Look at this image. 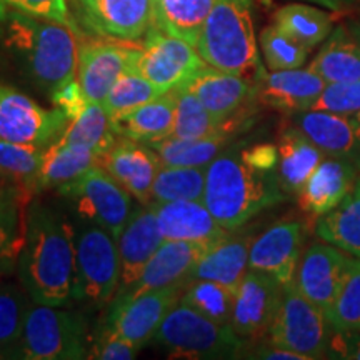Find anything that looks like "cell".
<instances>
[{
	"label": "cell",
	"instance_id": "1",
	"mask_svg": "<svg viewBox=\"0 0 360 360\" xmlns=\"http://www.w3.org/2000/svg\"><path fill=\"white\" fill-rule=\"evenodd\" d=\"M19 277L32 302L64 307L74 297L75 227L40 200L27 207Z\"/></svg>",
	"mask_w": 360,
	"mask_h": 360
},
{
	"label": "cell",
	"instance_id": "2",
	"mask_svg": "<svg viewBox=\"0 0 360 360\" xmlns=\"http://www.w3.org/2000/svg\"><path fill=\"white\" fill-rule=\"evenodd\" d=\"M287 199L277 170L252 165L240 147L224 150L207 165L202 200L225 231H237L255 215Z\"/></svg>",
	"mask_w": 360,
	"mask_h": 360
},
{
	"label": "cell",
	"instance_id": "3",
	"mask_svg": "<svg viewBox=\"0 0 360 360\" xmlns=\"http://www.w3.org/2000/svg\"><path fill=\"white\" fill-rule=\"evenodd\" d=\"M4 42L39 89L52 94L77 77L79 35L58 22L8 12Z\"/></svg>",
	"mask_w": 360,
	"mask_h": 360
},
{
	"label": "cell",
	"instance_id": "4",
	"mask_svg": "<svg viewBox=\"0 0 360 360\" xmlns=\"http://www.w3.org/2000/svg\"><path fill=\"white\" fill-rule=\"evenodd\" d=\"M195 49L207 65L257 82L265 67L255 39L252 0H219L202 25Z\"/></svg>",
	"mask_w": 360,
	"mask_h": 360
},
{
	"label": "cell",
	"instance_id": "5",
	"mask_svg": "<svg viewBox=\"0 0 360 360\" xmlns=\"http://www.w3.org/2000/svg\"><path fill=\"white\" fill-rule=\"evenodd\" d=\"M170 359L215 360L242 357L245 340L231 323H219L180 300L165 315L154 339Z\"/></svg>",
	"mask_w": 360,
	"mask_h": 360
},
{
	"label": "cell",
	"instance_id": "6",
	"mask_svg": "<svg viewBox=\"0 0 360 360\" xmlns=\"http://www.w3.org/2000/svg\"><path fill=\"white\" fill-rule=\"evenodd\" d=\"M89 344V327L82 314L56 305L30 302L20 340L22 359H87Z\"/></svg>",
	"mask_w": 360,
	"mask_h": 360
},
{
	"label": "cell",
	"instance_id": "7",
	"mask_svg": "<svg viewBox=\"0 0 360 360\" xmlns=\"http://www.w3.org/2000/svg\"><path fill=\"white\" fill-rule=\"evenodd\" d=\"M120 283L117 238L101 225L84 222L75 231V281L72 300L102 307Z\"/></svg>",
	"mask_w": 360,
	"mask_h": 360
},
{
	"label": "cell",
	"instance_id": "8",
	"mask_svg": "<svg viewBox=\"0 0 360 360\" xmlns=\"http://www.w3.org/2000/svg\"><path fill=\"white\" fill-rule=\"evenodd\" d=\"M334 327L326 310L309 300L295 282L282 285L281 304L269 328L267 342L294 350L307 360L327 359Z\"/></svg>",
	"mask_w": 360,
	"mask_h": 360
},
{
	"label": "cell",
	"instance_id": "9",
	"mask_svg": "<svg viewBox=\"0 0 360 360\" xmlns=\"http://www.w3.org/2000/svg\"><path fill=\"white\" fill-rule=\"evenodd\" d=\"M57 193L84 222L101 225L115 238L120 237L132 214V195L98 165L58 187Z\"/></svg>",
	"mask_w": 360,
	"mask_h": 360
},
{
	"label": "cell",
	"instance_id": "10",
	"mask_svg": "<svg viewBox=\"0 0 360 360\" xmlns=\"http://www.w3.org/2000/svg\"><path fill=\"white\" fill-rule=\"evenodd\" d=\"M205 65L192 44L152 25L143 37L135 70L165 94L187 85Z\"/></svg>",
	"mask_w": 360,
	"mask_h": 360
},
{
	"label": "cell",
	"instance_id": "11",
	"mask_svg": "<svg viewBox=\"0 0 360 360\" xmlns=\"http://www.w3.org/2000/svg\"><path fill=\"white\" fill-rule=\"evenodd\" d=\"M69 119L56 109H44L12 85L0 84V139L47 148L64 132Z\"/></svg>",
	"mask_w": 360,
	"mask_h": 360
},
{
	"label": "cell",
	"instance_id": "12",
	"mask_svg": "<svg viewBox=\"0 0 360 360\" xmlns=\"http://www.w3.org/2000/svg\"><path fill=\"white\" fill-rule=\"evenodd\" d=\"M186 283L164 287V289L147 290L137 297L110 302V309L103 323L112 330L132 342L139 349L154 339L157 328L160 327L175 304L182 299Z\"/></svg>",
	"mask_w": 360,
	"mask_h": 360
},
{
	"label": "cell",
	"instance_id": "13",
	"mask_svg": "<svg viewBox=\"0 0 360 360\" xmlns=\"http://www.w3.org/2000/svg\"><path fill=\"white\" fill-rule=\"evenodd\" d=\"M141 47L122 40L80 37L77 79L90 102L102 103L120 75L135 69Z\"/></svg>",
	"mask_w": 360,
	"mask_h": 360
},
{
	"label": "cell",
	"instance_id": "14",
	"mask_svg": "<svg viewBox=\"0 0 360 360\" xmlns=\"http://www.w3.org/2000/svg\"><path fill=\"white\" fill-rule=\"evenodd\" d=\"M77 13L96 37L135 42L154 25V0H77Z\"/></svg>",
	"mask_w": 360,
	"mask_h": 360
},
{
	"label": "cell",
	"instance_id": "15",
	"mask_svg": "<svg viewBox=\"0 0 360 360\" xmlns=\"http://www.w3.org/2000/svg\"><path fill=\"white\" fill-rule=\"evenodd\" d=\"M282 285L260 270L249 269L236 292L232 322L233 330L244 340H260L269 334L281 304Z\"/></svg>",
	"mask_w": 360,
	"mask_h": 360
},
{
	"label": "cell",
	"instance_id": "16",
	"mask_svg": "<svg viewBox=\"0 0 360 360\" xmlns=\"http://www.w3.org/2000/svg\"><path fill=\"white\" fill-rule=\"evenodd\" d=\"M160 165V157L148 143L124 137H117L114 146L98 157V167L142 205L152 204V187Z\"/></svg>",
	"mask_w": 360,
	"mask_h": 360
},
{
	"label": "cell",
	"instance_id": "17",
	"mask_svg": "<svg viewBox=\"0 0 360 360\" xmlns=\"http://www.w3.org/2000/svg\"><path fill=\"white\" fill-rule=\"evenodd\" d=\"M304 224L283 220L274 224L257 238H252L249 269L269 274L281 285L294 282L297 267L302 257Z\"/></svg>",
	"mask_w": 360,
	"mask_h": 360
},
{
	"label": "cell",
	"instance_id": "18",
	"mask_svg": "<svg viewBox=\"0 0 360 360\" xmlns=\"http://www.w3.org/2000/svg\"><path fill=\"white\" fill-rule=\"evenodd\" d=\"M184 87L191 90L220 122H225L242 112L254 110V105L257 103L254 80L229 74L210 65L197 72Z\"/></svg>",
	"mask_w": 360,
	"mask_h": 360
},
{
	"label": "cell",
	"instance_id": "19",
	"mask_svg": "<svg viewBox=\"0 0 360 360\" xmlns=\"http://www.w3.org/2000/svg\"><path fill=\"white\" fill-rule=\"evenodd\" d=\"M350 259L335 245L315 242L300 257L294 278L297 289L327 312L340 289Z\"/></svg>",
	"mask_w": 360,
	"mask_h": 360
},
{
	"label": "cell",
	"instance_id": "20",
	"mask_svg": "<svg viewBox=\"0 0 360 360\" xmlns=\"http://www.w3.org/2000/svg\"><path fill=\"white\" fill-rule=\"evenodd\" d=\"M164 242L150 204L132 210L122 233L117 238L120 257V283L114 297L127 292L142 276L143 269Z\"/></svg>",
	"mask_w": 360,
	"mask_h": 360
},
{
	"label": "cell",
	"instance_id": "21",
	"mask_svg": "<svg viewBox=\"0 0 360 360\" xmlns=\"http://www.w3.org/2000/svg\"><path fill=\"white\" fill-rule=\"evenodd\" d=\"M326 87V80L309 69L264 72L255 82V101L260 105L282 112L302 114L312 109Z\"/></svg>",
	"mask_w": 360,
	"mask_h": 360
},
{
	"label": "cell",
	"instance_id": "22",
	"mask_svg": "<svg viewBox=\"0 0 360 360\" xmlns=\"http://www.w3.org/2000/svg\"><path fill=\"white\" fill-rule=\"evenodd\" d=\"M295 125L326 155L347 160L360 172V112L330 114L307 110L295 115Z\"/></svg>",
	"mask_w": 360,
	"mask_h": 360
},
{
	"label": "cell",
	"instance_id": "23",
	"mask_svg": "<svg viewBox=\"0 0 360 360\" xmlns=\"http://www.w3.org/2000/svg\"><path fill=\"white\" fill-rule=\"evenodd\" d=\"M209 245L186 240H164L157 249L154 257L143 269L141 278L125 294L114 297V300H124L137 297L147 290L164 289L191 281L192 270L199 262Z\"/></svg>",
	"mask_w": 360,
	"mask_h": 360
},
{
	"label": "cell",
	"instance_id": "24",
	"mask_svg": "<svg viewBox=\"0 0 360 360\" xmlns=\"http://www.w3.org/2000/svg\"><path fill=\"white\" fill-rule=\"evenodd\" d=\"M164 240H186L210 245L227 236L204 200L152 202Z\"/></svg>",
	"mask_w": 360,
	"mask_h": 360
},
{
	"label": "cell",
	"instance_id": "25",
	"mask_svg": "<svg viewBox=\"0 0 360 360\" xmlns=\"http://www.w3.org/2000/svg\"><path fill=\"white\" fill-rule=\"evenodd\" d=\"M359 179L360 172L350 162L326 155L297 193L299 207L312 217H322L349 195Z\"/></svg>",
	"mask_w": 360,
	"mask_h": 360
},
{
	"label": "cell",
	"instance_id": "26",
	"mask_svg": "<svg viewBox=\"0 0 360 360\" xmlns=\"http://www.w3.org/2000/svg\"><path fill=\"white\" fill-rule=\"evenodd\" d=\"M177 89L162 94L154 101L142 103L125 114L109 117L117 137L143 143H154L172 135Z\"/></svg>",
	"mask_w": 360,
	"mask_h": 360
},
{
	"label": "cell",
	"instance_id": "27",
	"mask_svg": "<svg viewBox=\"0 0 360 360\" xmlns=\"http://www.w3.org/2000/svg\"><path fill=\"white\" fill-rule=\"evenodd\" d=\"M250 244V237L227 233L207 247L193 267L191 278H205L237 292L245 274L249 272Z\"/></svg>",
	"mask_w": 360,
	"mask_h": 360
},
{
	"label": "cell",
	"instance_id": "28",
	"mask_svg": "<svg viewBox=\"0 0 360 360\" xmlns=\"http://www.w3.org/2000/svg\"><path fill=\"white\" fill-rule=\"evenodd\" d=\"M309 69L326 84L360 80V25H340L332 30Z\"/></svg>",
	"mask_w": 360,
	"mask_h": 360
},
{
	"label": "cell",
	"instance_id": "29",
	"mask_svg": "<svg viewBox=\"0 0 360 360\" xmlns=\"http://www.w3.org/2000/svg\"><path fill=\"white\" fill-rule=\"evenodd\" d=\"M277 148L278 182L287 195L297 197L314 170L326 159V152L315 146L297 125L283 130Z\"/></svg>",
	"mask_w": 360,
	"mask_h": 360
},
{
	"label": "cell",
	"instance_id": "30",
	"mask_svg": "<svg viewBox=\"0 0 360 360\" xmlns=\"http://www.w3.org/2000/svg\"><path fill=\"white\" fill-rule=\"evenodd\" d=\"M98 155L92 148L79 143L56 141L44 150L39 191H51L79 179L87 170L97 167Z\"/></svg>",
	"mask_w": 360,
	"mask_h": 360
},
{
	"label": "cell",
	"instance_id": "31",
	"mask_svg": "<svg viewBox=\"0 0 360 360\" xmlns=\"http://www.w3.org/2000/svg\"><path fill=\"white\" fill-rule=\"evenodd\" d=\"M315 233L350 257L360 259V179L339 205L319 217Z\"/></svg>",
	"mask_w": 360,
	"mask_h": 360
},
{
	"label": "cell",
	"instance_id": "32",
	"mask_svg": "<svg viewBox=\"0 0 360 360\" xmlns=\"http://www.w3.org/2000/svg\"><path fill=\"white\" fill-rule=\"evenodd\" d=\"M219 0H154V25L195 47L202 25Z\"/></svg>",
	"mask_w": 360,
	"mask_h": 360
},
{
	"label": "cell",
	"instance_id": "33",
	"mask_svg": "<svg viewBox=\"0 0 360 360\" xmlns=\"http://www.w3.org/2000/svg\"><path fill=\"white\" fill-rule=\"evenodd\" d=\"M232 134H214L200 139L170 137L148 143L164 165L174 167H207L215 157L227 150L232 142Z\"/></svg>",
	"mask_w": 360,
	"mask_h": 360
},
{
	"label": "cell",
	"instance_id": "34",
	"mask_svg": "<svg viewBox=\"0 0 360 360\" xmlns=\"http://www.w3.org/2000/svg\"><path fill=\"white\" fill-rule=\"evenodd\" d=\"M332 22L330 13L309 4H287L274 13V24L310 51L330 35Z\"/></svg>",
	"mask_w": 360,
	"mask_h": 360
},
{
	"label": "cell",
	"instance_id": "35",
	"mask_svg": "<svg viewBox=\"0 0 360 360\" xmlns=\"http://www.w3.org/2000/svg\"><path fill=\"white\" fill-rule=\"evenodd\" d=\"M45 148L2 141L0 139V177L22 192H39V177Z\"/></svg>",
	"mask_w": 360,
	"mask_h": 360
},
{
	"label": "cell",
	"instance_id": "36",
	"mask_svg": "<svg viewBox=\"0 0 360 360\" xmlns=\"http://www.w3.org/2000/svg\"><path fill=\"white\" fill-rule=\"evenodd\" d=\"M57 141L85 146L92 148L101 157L114 146L117 135L112 130L110 119L102 103L90 102L82 114H79L67 124L65 130Z\"/></svg>",
	"mask_w": 360,
	"mask_h": 360
},
{
	"label": "cell",
	"instance_id": "37",
	"mask_svg": "<svg viewBox=\"0 0 360 360\" xmlns=\"http://www.w3.org/2000/svg\"><path fill=\"white\" fill-rule=\"evenodd\" d=\"M207 167H174L160 165L152 187V202L202 200Z\"/></svg>",
	"mask_w": 360,
	"mask_h": 360
},
{
	"label": "cell",
	"instance_id": "38",
	"mask_svg": "<svg viewBox=\"0 0 360 360\" xmlns=\"http://www.w3.org/2000/svg\"><path fill=\"white\" fill-rule=\"evenodd\" d=\"M180 300L215 322H232L236 292L227 289L222 283L205 281V278H191Z\"/></svg>",
	"mask_w": 360,
	"mask_h": 360
},
{
	"label": "cell",
	"instance_id": "39",
	"mask_svg": "<svg viewBox=\"0 0 360 360\" xmlns=\"http://www.w3.org/2000/svg\"><path fill=\"white\" fill-rule=\"evenodd\" d=\"M25 289L2 283L0 285V345L11 349L22 359L20 340L24 334L27 310L32 300Z\"/></svg>",
	"mask_w": 360,
	"mask_h": 360
},
{
	"label": "cell",
	"instance_id": "40",
	"mask_svg": "<svg viewBox=\"0 0 360 360\" xmlns=\"http://www.w3.org/2000/svg\"><path fill=\"white\" fill-rule=\"evenodd\" d=\"M160 90L135 69L120 75L103 98L102 107L107 115L115 117L160 97Z\"/></svg>",
	"mask_w": 360,
	"mask_h": 360
},
{
	"label": "cell",
	"instance_id": "41",
	"mask_svg": "<svg viewBox=\"0 0 360 360\" xmlns=\"http://www.w3.org/2000/svg\"><path fill=\"white\" fill-rule=\"evenodd\" d=\"M327 317L335 330L360 332V259L352 257Z\"/></svg>",
	"mask_w": 360,
	"mask_h": 360
},
{
	"label": "cell",
	"instance_id": "42",
	"mask_svg": "<svg viewBox=\"0 0 360 360\" xmlns=\"http://www.w3.org/2000/svg\"><path fill=\"white\" fill-rule=\"evenodd\" d=\"M260 49H262L265 65L272 72L299 69L305 64L310 52V49L292 39L276 24L267 25L262 30Z\"/></svg>",
	"mask_w": 360,
	"mask_h": 360
},
{
	"label": "cell",
	"instance_id": "43",
	"mask_svg": "<svg viewBox=\"0 0 360 360\" xmlns=\"http://www.w3.org/2000/svg\"><path fill=\"white\" fill-rule=\"evenodd\" d=\"M22 204L24 200H17L0 210V276L19 264L25 238V217L24 222L20 217Z\"/></svg>",
	"mask_w": 360,
	"mask_h": 360
},
{
	"label": "cell",
	"instance_id": "44",
	"mask_svg": "<svg viewBox=\"0 0 360 360\" xmlns=\"http://www.w3.org/2000/svg\"><path fill=\"white\" fill-rule=\"evenodd\" d=\"M310 110L330 112V114L360 112V80L357 82L326 84L322 94Z\"/></svg>",
	"mask_w": 360,
	"mask_h": 360
},
{
	"label": "cell",
	"instance_id": "45",
	"mask_svg": "<svg viewBox=\"0 0 360 360\" xmlns=\"http://www.w3.org/2000/svg\"><path fill=\"white\" fill-rule=\"evenodd\" d=\"M2 2L17 12L67 25L79 37H84L79 22L72 17L69 6H67V0H2Z\"/></svg>",
	"mask_w": 360,
	"mask_h": 360
},
{
	"label": "cell",
	"instance_id": "46",
	"mask_svg": "<svg viewBox=\"0 0 360 360\" xmlns=\"http://www.w3.org/2000/svg\"><path fill=\"white\" fill-rule=\"evenodd\" d=\"M139 352H141V349L137 345L125 340L122 335H119L103 323L102 327H98L96 335L90 340L87 359L132 360L137 357Z\"/></svg>",
	"mask_w": 360,
	"mask_h": 360
},
{
	"label": "cell",
	"instance_id": "47",
	"mask_svg": "<svg viewBox=\"0 0 360 360\" xmlns=\"http://www.w3.org/2000/svg\"><path fill=\"white\" fill-rule=\"evenodd\" d=\"M51 98L53 107L60 110L62 114L69 119V122L72 119H75L79 114H82L85 107L90 103L77 77L72 79L70 82H67L65 85H62L60 89L56 90V92H52Z\"/></svg>",
	"mask_w": 360,
	"mask_h": 360
},
{
	"label": "cell",
	"instance_id": "48",
	"mask_svg": "<svg viewBox=\"0 0 360 360\" xmlns=\"http://www.w3.org/2000/svg\"><path fill=\"white\" fill-rule=\"evenodd\" d=\"M328 359L360 360V332L334 328L328 344Z\"/></svg>",
	"mask_w": 360,
	"mask_h": 360
},
{
	"label": "cell",
	"instance_id": "49",
	"mask_svg": "<svg viewBox=\"0 0 360 360\" xmlns=\"http://www.w3.org/2000/svg\"><path fill=\"white\" fill-rule=\"evenodd\" d=\"M250 359H269V360H307L304 355L294 352V350L278 347V345H274L267 342V344L259 345L252 350Z\"/></svg>",
	"mask_w": 360,
	"mask_h": 360
},
{
	"label": "cell",
	"instance_id": "50",
	"mask_svg": "<svg viewBox=\"0 0 360 360\" xmlns=\"http://www.w3.org/2000/svg\"><path fill=\"white\" fill-rule=\"evenodd\" d=\"M30 193L27 192H22L19 187L13 186L12 182H4V180H0V210L6 209L7 205L13 204V202L17 200H24V197H29Z\"/></svg>",
	"mask_w": 360,
	"mask_h": 360
},
{
	"label": "cell",
	"instance_id": "51",
	"mask_svg": "<svg viewBox=\"0 0 360 360\" xmlns=\"http://www.w3.org/2000/svg\"><path fill=\"white\" fill-rule=\"evenodd\" d=\"M305 2L317 4V6L326 7L332 12H344L355 6H359L360 0H305Z\"/></svg>",
	"mask_w": 360,
	"mask_h": 360
},
{
	"label": "cell",
	"instance_id": "52",
	"mask_svg": "<svg viewBox=\"0 0 360 360\" xmlns=\"http://www.w3.org/2000/svg\"><path fill=\"white\" fill-rule=\"evenodd\" d=\"M7 15H8V12H7V8H6V4H4L2 0H0V34L4 32V25H6Z\"/></svg>",
	"mask_w": 360,
	"mask_h": 360
},
{
	"label": "cell",
	"instance_id": "53",
	"mask_svg": "<svg viewBox=\"0 0 360 360\" xmlns=\"http://www.w3.org/2000/svg\"><path fill=\"white\" fill-rule=\"evenodd\" d=\"M2 359H19V357H17V354L12 352L11 349H6L0 345V360Z\"/></svg>",
	"mask_w": 360,
	"mask_h": 360
},
{
	"label": "cell",
	"instance_id": "54",
	"mask_svg": "<svg viewBox=\"0 0 360 360\" xmlns=\"http://www.w3.org/2000/svg\"><path fill=\"white\" fill-rule=\"evenodd\" d=\"M359 25H360V24H359Z\"/></svg>",
	"mask_w": 360,
	"mask_h": 360
}]
</instances>
